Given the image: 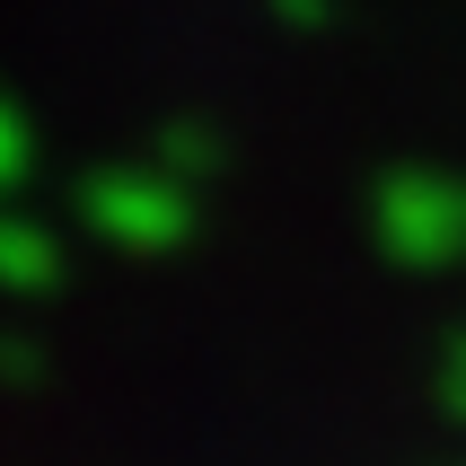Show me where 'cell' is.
<instances>
[{
    "mask_svg": "<svg viewBox=\"0 0 466 466\" xmlns=\"http://www.w3.org/2000/svg\"><path fill=\"white\" fill-rule=\"evenodd\" d=\"M441 405H449V414L466 422V335H458V343L441 352Z\"/></svg>",
    "mask_w": 466,
    "mask_h": 466,
    "instance_id": "cell-3",
    "label": "cell"
},
{
    "mask_svg": "<svg viewBox=\"0 0 466 466\" xmlns=\"http://www.w3.org/2000/svg\"><path fill=\"white\" fill-rule=\"evenodd\" d=\"M273 18H282V26H309V35H317V26H335V0H273Z\"/></svg>",
    "mask_w": 466,
    "mask_h": 466,
    "instance_id": "cell-4",
    "label": "cell"
},
{
    "mask_svg": "<svg viewBox=\"0 0 466 466\" xmlns=\"http://www.w3.org/2000/svg\"><path fill=\"white\" fill-rule=\"evenodd\" d=\"M361 238L370 256L405 282H449L466 273V167L441 158H396L361 194Z\"/></svg>",
    "mask_w": 466,
    "mask_h": 466,
    "instance_id": "cell-1",
    "label": "cell"
},
{
    "mask_svg": "<svg viewBox=\"0 0 466 466\" xmlns=\"http://www.w3.org/2000/svg\"><path fill=\"white\" fill-rule=\"evenodd\" d=\"M79 203H88L97 238H115V247H132V256H158V247H185V238H194L203 185L150 150V158H132V167H106Z\"/></svg>",
    "mask_w": 466,
    "mask_h": 466,
    "instance_id": "cell-2",
    "label": "cell"
},
{
    "mask_svg": "<svg viewBox=\"0 0 466 466\" xmlns=\"http://www.w3.org/2000/svg\"><path fill=\"white\" fill-rule=\"evenodd\" d=\"M18 167H26V124L0 106V177H18Z\"/></svg>",
    "mask_w": 466,
    "mask_h": 466,
    "instance_id": "cell-5",
    "label": "cell"
}]
</instances>
